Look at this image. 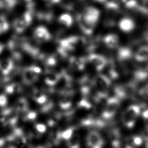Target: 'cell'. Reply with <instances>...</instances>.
I'll return each instance as SVG.
<instances>
[{
  "instance_id": "1",
  "label": "cell",
  "mask_w": 148,
  "mask_h": 148,
  "mask_svg": "<svg viewBox=\"0 0 148 148\" xmlns=\"http://www.w3.org/2000/svg\"><path fill=\"white\" fill-rule=\"evenodd\" d=\"M100 17V11L92 6L87 7L78 16V22L82 32L90 34L98 22Z\"/></svg>"
},
{
  "instance_id": "2",
  "label": "cell",
  "mask_w": 148,
  "mask_h": 148,
  "mask_svg": "<svg viewBox=\"0 0 148 148\" xmlns=\"http://www.w3.org/2000/svg\"><path fill=\"white\" fill-rule=\"evenodd\" d=\"M140 107L136 105H132L128 107L122 114V121L127 128H133L140 114Z\"/></svg>"
},
{
  "instance_id": "3",
  "label": "cell",
  "mask_w": 148,
  "mask_h": 148,
  "mask_svg": "<svg viewBox=\"0 0 148 148\" xmlns=\"http://www.w3.org/2000/svg\"><path fill=\"white\" fill-rule=\"evenodd\" d=\"M94 85L97 96L101 98H105L111 85L110 78L104 74H99L95 78Z\"/></svg>"
},
{
  "instance_id": "4",
  "label": "cell",
  "mask_w": 148,
  "mask_h": 148,
  "mask_svg": "<svg viewBox=\"0 0 148 148\" xmlns=\"http://www.w3.org/2000/svg\"><path fill=\"white\" fill-rule=\"evenodd\" d=\"M32 20V12L30 10L26 11L14 20L13 26L14 30L17 34L22 33L30 25Z\"/></svg>"
},
{
  "instance_id": "5",
  "label": "cell",
  "mask_w": 148,
  "mask_h": 148,
  "mask_svg": "<svg viewBox=\"0 0 148 148\" xmlns=\"http://www.w3.org/2000/svg\"><path fill=\"white\" fill-rule=\"evenodd\" d=\"M119 99L115 97H113L109 99L103 111V118L108 120L113 117L117 112L119 108Z\"/></svg>"
},
{
  "instance_id": "6",
  "label": "cell",
  "mask_w": 148,
  "mask_h": 148,
  "mask_svg": "<svg viewBox=\"0 0 148 148\" xmlns=\"http://www.w3.org/2000/svg\"><path fill=\"white\" fill-rule=\"evenodd\" d=\"M41 73L40 68L36 66H30L24 68L22 71V77L25 84H31L38 79Z\"/></svg>"
},
{
  "instance_id": "7",
  "label": "cell",
  "mask_w": 148,
  "mask_h": 148,
  "mask_svg": "<svg viewBox=\"0 0 148 148\" xmlns=\"http://www.w3.org/2000/svg\"><path fill=\"white\" fill-rule=\"evenodd\" d=\"M86 144L90 148H103L104 140L101 134L97 131H91L86 138Z\"/></svg>"
},
{
  "instance_id": "8",
  "label": "cell",
  "mask_w": 148,
  "mask_h": 148,
  "mask_svg": "<svg viewBox=\"0 0 148 148\" xmlns=\"http://www.w3.org/2000/svg\"><path fill=\"white\" fill-rule=\"evenodd\" d=\"M88 60L98 71L103 70L107 64L106 58L100 54H90L88 56Z\"/></svg>"
},
{
  "instance_id": "9",
  "label": "cell",
  "mask_w": 148,
  "mask_h": 148,
  "mask_svg": "<svg viewBox=\"0 0 148 148\" xmlns=\"http://www.w3.org/2000/svg\"><path fill=\"white\" fill-rule=\"evenodd\" d=\"M34 39L40 43L48 42L52 38L49 30L43 26L37 27L34 30Z\"/></svg>"
},
{
  "instance_id": "10",
  "label": "cell",
  "mask_w": 148,
  "mask_h": 148,
  "mask_svg": "<svg viewBox=\"0 0 148 148\" xmlns=\"http://www.w3.org/2000/svg\"><path fill=\"white\" fill-rule=\"evenodd\" d=\"M119 27L124 32H130L134 29L135 24L134 21L129 18H123L119 22Z\"/></svg>"
},
{
  "instance_id": "11",
  "label": "cell",
  "mask_w": 148,
  "mask_h": 148,
  "mask_svg": "<svg viewBox=\"0 0 148 148\" xmlns=\"http://www.w3.org/2000/svg\"><path fill=\"white\" fill-rule=\"evenodd\" d=\"M14 63L10 59L0 61V72L4 75H7L13 70Z\"/></svg>"
},
{
  "instance_id": "12",
  "label": "cell",
  "mask_w": 148,
  "mask_h": 148,
  "mask_svg": "<svg viewBox=\"0 0 148 148\" xmlns=\"http://www.w3.org/2000/svg\"><path fill=\"white\" fill-rule=\"evenodd\" d=\"M134 58L139 62L148 61V46L144 45L138 48L134 54Z\"/></svg>"
},
{
  "instance_id": "13",
  "label": "cell",
  "mask_w": 148,
  "mask_h": 148,
  "mask_svg": "<svg viewBox=\"0 0 148 148\" xmlns=\"http://www.w3.org/2000/svg\"><path fill=\"white\" fill-rule=\"evenodd\" d=\"M103 42L106 46L110 49H115L119 45L118 36L114 34H107L103 38Z\"/></svg>"
},
{
  "instance_id": "14",
  "label": "cell",
  "mask_w": 148,
  "mask_h": 148,
  "mask_svg": "<svg viewBox=\"0 0 148 148\" xmlns=\"http://www.w3.org/2000/svg\"><path fill=\"white\" fill-rule=\"evenodd\" d=\"M72 96L73 92L72 91L69 90L63 93L59 103L60 107L62 109H66L70 107L72 103Z\"/></svg>"
},
{
  "instance_id": "15",
  "label": "cell",
  "mask_w": 148,
  "mask_h": 148,
  "mask_svg": "<svg viewBox=\"0 0 148 148\" xmlns=\"http://www.w3.org/2000/svg\"><path fill=\"white\" fill-rule=\"evenodd\" d=\"M60 78V74L54 71H48L46 74L45 80L47 84L53 86L59 82Z\"/></svg>"
},
{
  "instance_id": "16",
  "label": "cell",
  "mask_w": 148,
  "mask_h": 148,
  "mask_svg": "<svg viewBox=\"0 0 148 148\" xmlns=\"http://www.w3.org/2000/svg\"><path fill=\"white\" fill-rule=\"evenodd\" d=\"M109 136L111 144L112 147L114 148H121V137L119 131L117 130H112Z\"/></svg>"
},
{
  "instance_id": "17",
  "label": "cell",
  "mask_w": 148,
  "mask_h": 148,
  "mask_svg": "<svg viewBox=\"0 0 148 148\" xmlns=\"http://www.w3.org/2000/svg\"><path fill=\"white\" fill-rule=\"evenodd\" d=\"M70 62L71 66L76 70H82L86 65V60L83 58H72Z\"/></svg>"
},
{
  "instance_id": "18",
  "label": "cell",
  "mask_w": 148,
  "mask_h": 148,
  "mask_svg": "<svg viewBox=\"0 0 148 148\" xmlns=\"http://www.w3.org/2000/svg\"><path fill=\"white\" fill-rule=\"evenodd\" d=\"M58 21L60 24L66 27H70L73 22L72 16L67 13H64L61 15L59 17Z\"/></svg>"
},
{
  "instance_id": "19",
  "label": "cell",
  "mask_w": 148,
  "mask_h": 148,
  "mask_svg": "<svg viewBox=\"0 0 148 148\" xmlns=\"http://www.w3.org/2000/svg\"><path fill=\"white\" fill-rule=\"evenodd\" d=\"M28 102L24 98L20 99L16 104V111L18 112H24L28 109Z\"/></svg>"
},
{
  "instance_id": "20",
  "label": "cell",
  "mask_w": 148,
  "mask_h": 148,
  "mask_svg": "<svg viewBox=\"0 0 148 148\" xmlns=\"http://www.w3.org/2000/svg\"><path fill=\"white\" fill-rule=\"evenodd\" d=\"M9 28V24L5 16L0 15V34L6 32Z\"/></svg>"
},
{
  "instance_id": "21",
  "label": "cell",
  "mask_w": 148,
  "mask_h": 148,
  "mask_svg": "<svg viewBox=\"0 0 148 148\" xmlns=\"http://www.w3.org/2000/svg\"><path fill=\"white\" fill-rule=\"evenodd\" d=\"M74 130L73 127H70L66 129V130L63 131L62 132H59L61 139L63 140H69L73 136Z\"/></svg>"
},
{
  "instance_id": "22",
  "label": "cell",
  "mask_w": 148,
  "mask_h": 148,
  "mask_svg": "<svg viewBox=\"0 0 148 148\" xmlns=\"http://www.w3.org/2000/svg\"><path fill=\"white\" fill-rule=\"evenodd\" d=\"M33 96L34 99L38 104H44L46 102V95L40 92L39 90H36L34 93Z\"/></svg>"
},
{
  "instance_id": "23",
  "label": "cell",
  "mask_w": 148,
  "mask_h": 148,
  "mask_svg": "<svg viewBox=\"0 0 148 148\" xmlns=\"http://www.w3.org/2000/svg\"><path fill=\"white\" fill-rule=\"evenodd\" d=\"M67 146L68 148H80V143L77 136H73L69 140H67Z\"/></svg>"
},
{
  "instance_id": "24",
  "label": "cell",
  "mask_w": 148,
  "mask_h": 148,
  "mask_svg": "<svg viewBox=\"0 0 148 148\" xmlns=\"http://www.w3.org/2000/svg\"><path fill=\"white\" fill-rule=\"evenodd\" d=\"M20 90V87L16 84H8L5 88V92L9 94H12L15 92H18Z\"/></svg>"
},
{
  "instance_id": "25",
  "label": "cell",
  "mask_w": 148,
  "mask_h": 148,
  "mask_svg": "<svg viewBox=\"0 0 148 148\" xmlns=\"http://www.w3.org/2000/svg\"><path fill=\"white\" fill-rule=\"evenodd\" d=\"M128 138L137 148L140 146L143 143V138L140 136H133L129 137Z\"/></svg>"
},
{
  "instance_id": "26",
  "label": "cell",
  "mask_w": 148,
  "mask_h": 148,
  "mask_svg": "<svg viewBox=\"0 0 148 148\" xmlns=\"http://www.w3.org/2000/svg\"><path fill=\"white\" fill-rule=\"evenodd\" d=\"M119 0H105V3L106 7L110 9H116L119 6Z\"/></svg>"
},
{
  "instance_id": "27",
  "label": "cell",
  "mask_w": 148,
  "mask_h": 148,
  "mask_svg": "<svg viewBox=\"0 0 148 148\" xmlns=\"http://www.w3.org/2000/svg\"><path fill=\"white\" fill-rule=\"evenodd\" d=\"M35 128L36 131L40 134H44L46 132L47 127L45 124L42 123H38L35 125Z\"/></svg>"
},
{
  "instance_id": "28",
  "label": "cell",
  "mask_w": 148,
  "mask_h": 148,
  "mask_svg": "<svg viewBox=\"0 0 148 148\" xmlns=\"http://www.w3.org/2000/svg\"><path fill=\"white\" fill-rule=\"evenodd\" d=\"M36 113L34 111H30L27 113L25 116V119L27 120H34L35 118H36Z\"/></svg>"
},
{
  "instance_id": "29",
  "label": "cell",
  "mask_w": 148,
  "mask_h": 148,
  "mask_svg": "<svg viewBox=\"0 0 148 148\" xmlns=\"http://www.w3.org/2000/svg\"><path fill=\"white\" fill-rule=\"evenodd\" d=\"M46 65L47 66H54L56 63V59L53 57H50L48 58L46 60Z\"/></svg>"
},
{
  "instance_id": "30",
  "label": "cell",
  "mask_w": 148,
  "mask_h": 148,
  "mask_svg": "<svg viewBox=\"0 0 148 148\" xmlns=\"http://www.w3.org/2000/svg\"><path fill=\"white\" fill-rule=\"evenodd\" d=\"M8 100L5 95H0V107H5L7 104Z\"/></svg>"
},
{
  "instance_id": "31",
  "label": "cell",
  "mask_w": 148,
  "mask_h": 148,
  "mask_svg": "<svg viewBox=\"0 0 148 148\" xmlns=\"http://www.w3.org/2000/svg\"><path fill=\"white\" fill-rule=\"evenodd\" d=\"M142 116L145 121L147 130L148 132V110L145 111L143 113Z\"/></svg>"
},
{
  "instance_id": "32",
  "label": "cell",
  "mask_w": 148,
  "mask_h": 148,
  "mask_svg": "<svg viewBox=\"0 0 148 148\" xmlns=\"http://www.w3.org/2000/svg\"><path fill=\"white\" fill-rule=\"evenodd\" d=\"M7 140L5 138H0V148H2L5 145Z\"/></svg>"
},
{
  "instance_id": "33",
  "label": "cell",
  "mask_w": 148,
  "mask_h": 148,
  "mask_svg": "<svg viewBox=\"0 0 148 148\" xmlns=\"http://www.w3.org/2000/svg\"><path fill=\"white\" fill-rule=\"evenodd\" d=\"M3 50H4V46L1 43H0V54L2 53Z\"/></svg>"
},
{
  "instance_id": "34",
  "label": "cell",
  "mask_w": 148,
  "mask_h": 148,
  "mask_svg": "<svg viewBox=\"0 0 148 148\" xmlns=\"http://www.w3.org/2000/svg\"><path fill=\"white\" fill-rule=\"evenodd\" d=\"M6 148H16V147L14 145H10L9 146L7 147Z\"/></svg>"
},
{
  "instance_id": "35",
  "label": "cell",
  "mask_w": 148,
  "mask_h": 148,
  "mask_svg": "<svg viewBox=\"0 0 148 148\" xmlns=\"http://www.w3.org/2000/svg\"><path fill=\"white\" fill-rule=\"evenodd\" d=\"M95 1H97V2H105V0H95Z\"/></svg>"
},
{
  "instance_id": "36",
  "label": "cell",
  "mask_w": 148,
  "mask_h": 148,
  "mask_svg": "<svg viewBox=\"0 0 148 148\" xmlns=\"http://www.w3.org/2000/svg\"><path fill=\"white\" fill-rule=\"evenodd\" d=\"M145 148H148V141L147 142L146 144V146H145Z\"/></svg>"
},
{
  "instance_id": "37",
  "label": "cell",
  "mask_w": 148,
  "mask_h": 148,
  "mask_svg": "<svg viewBox=\"0 0 148 148\" xmlns=\"http://www.w3.org/2000/svg\"><path fill=\"white\" fill-rule=\"evenodd\" d=\"M27 148H38L37 147H34L29 146Z\"/></svg>"
}]
</instances>
